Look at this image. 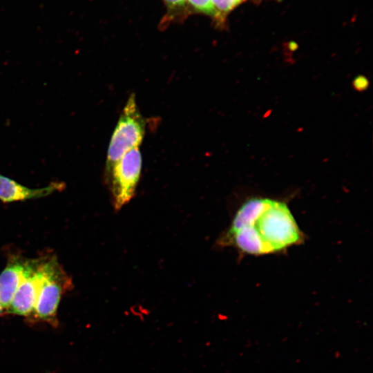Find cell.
Returning <instances> with one entry per match:
<instances>
[{"label":"cell","mask_w":373,"mask_h":373,"mask_svg":"<svg viewBox=\"0 0 373 373\" xmlns=\"http://www.w3.org/2000/svg\"><path fill=\"white\" fill-rule=\"evenodd\" d=\"M65 186L64 182L54 181L48 186L32 189L0 173V200L4 203H10L41 198L57 191H63Z\"/></svg>","instance_id":"7"},{"label":"cell","mask_w":373,"mask_h":373,"mask_svg":"<svg viewBox=\"0 0 373 373\" xmlns=\"http://www.w3.org/2000/svg\"><path fill=\"white\" fill-rule=\"evenodd\" d=\"M45 276L33 310L36 318L53 323L61 296L72 285L55 256H46Z\"/></svg>","instance_id":"3"},{"label":"cell","mask_w":373,"mask_h":373,"mask_svg":"<svg viewBox=\"0 0 373 373\" xmlns=\"http://www.w3.org/2000/svg\"><path fill=\"white\" fill-rule=\"evenodd\" d=\"M142 170V155L138 148L126 152L113 166L106 182L113 198V206L119 210L135 195Z\"/></svg>","instance_id":"4"},{"label":"cell","mask_w":373,"mask_h":373,"mask_svg":"<svg viewBox=\"0 0 373 373\" xmlns=\"http://www.w3.org/2000/svg\"><path fill=\"white\" fill-rule=\"evenodd\" d=\"M37 259H26L19 256L9 258L0 274V303L7 309L17 288L35 269Z\"/></svg>","instance_id":"6"},{"label":"cell","mask_w":373,"mask_h":373,"mask_svg":"<svg viewBox=\"0 0 373 373\" xmlns=\"http://www.w3.org/2000/svg\"><path fill=\"white\" fill-rule=\"evenodd\" d=\"M195 12L208 15L217 21V13L211 0H186Z\"/></svg>","instance_id":"9"},{"label":"cell","mask_w":373,"mask_h":373,"mask_svg":"<svg viewBox=\"0 0 373 373\" xmlns=\"http://www.w3.org/2000/svg\"><path fill=\"white\" fill-rule=\"evenodd\" d=\"M247 0H211L217 13V23L222 26L227 15Z\"/></svg>","instance_id":"8"},{"label":"cell","mask_w":373,"mask_h":373,"mask_svg":"<svg viewBox=\"0 0 373 373\" xmlns=\"http://www.w3.org/2000/svg\"><path fill=\"white\" fill-rule=\"evenodd\" d=\"M144 132V120L137 106L135 97L132 94L124 107L110 140L105 166L106 178L116 162L128 151L138 148Z\"/></svg>","instance_id":"2"},{"label":"cell","mask_w":373,"mask_h":373,"mask_svg":"<svg viewBox=\"0 0 373 373\" xmlns=\"http://www.w3.org/2000/svg\"><path fill=\"white\" fill-rule=\"evenodd\" d=\"M304 239L284 201L254 197L242 204L217 244L233 247L243 254L261 256L283 251L301 244Z\"/></svg>","instance_id":"1"},{"label":"cell","mask_w":373,"mask_h":373,"mask_svg":"<svg viewBox=\"0 0 373 373\" xmlns=\"http://www.w3.org/2000/svg\"><path fill=\"white\" fill-rule=\"evenodd\" d=\"M3 307H2L1 304L0 303V316L3 313Z\"/></svg>","instance_id":"12"},{"label":"cell","mask_w":373,"mask_h":373,"mask_svg":"<svg viewBox=\"0 0 373 373\" xmlns=\"http://www.w3.org/2000/svg\"><path fill=\"white\" fill-rule=\"evenodd\" d=\"M46 258H37L33 271L20 284L15 293L8 308V313L28 316L34 310L39 288L45 276Z\"/></svg>","instance_id":"5"},{"label":"cell","mask_w":373,"mask_h":373,"mask_svg":"<svg viewBox=\"0 0 373 373\" xmlns=\"http://www.w3.org/2000/svg\"><path fill=\"white\" fill-rule=\"evenodd\" d=\"M354 89L358 92L365 91L370 86L369 79L364 75H358L352 82Z\"/></svg>","instance_id":"11"},{"label":"cell","mask_w":373,"mask_h":373,"mask_svg":"<svg viewBox=\"0 0 373 373\" xmlns=\"http://www.w3.org/2000/svg\"><path fill=\"white\" fill-rule=\"evenodd\" d=\"M169 10V17L173 19L176 15H184L186 8V0H163Z\"/></svg>","instance_id":"10"}]
</instances>
